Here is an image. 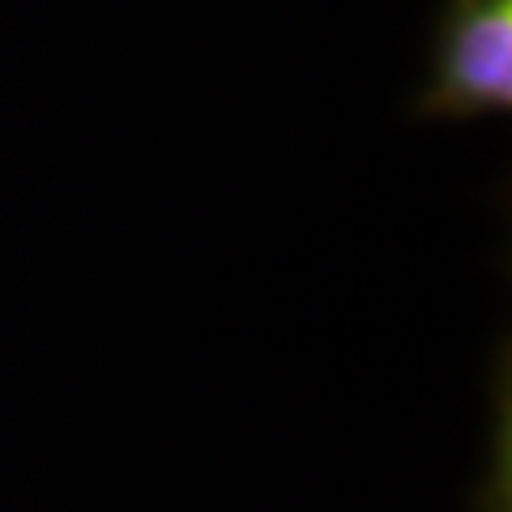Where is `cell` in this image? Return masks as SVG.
I'll use <instances>...</instances> for the list:
<instances>
[{
    "mask_svg": "<svg viewBox=\"0 0 512 512\" xmlns=\"http://www.w3.org/2000/svg\"><path fill=\"white\" fill-rule=\"evenodd\" d=\"M512 103V0H448L423 111L436 120L504 116Z\"/></svg>",
    "mask_w": 512,
    "mask_h": 512,
    "instance_id": "6da1fadb",
    "label": "cell"
}]
</instances>
